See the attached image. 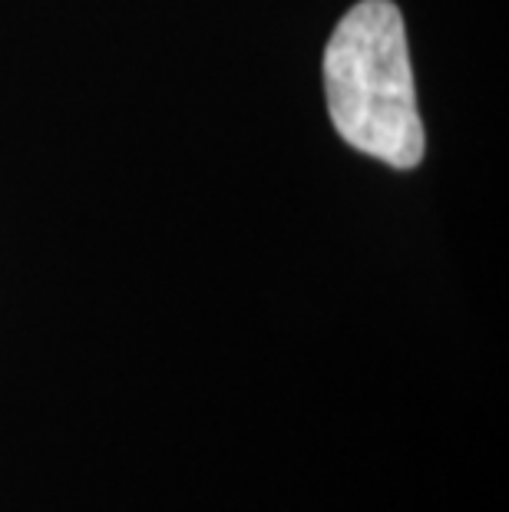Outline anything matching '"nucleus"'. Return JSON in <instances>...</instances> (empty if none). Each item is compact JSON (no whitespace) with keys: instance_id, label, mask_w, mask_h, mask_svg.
I'll return each mask as SVG.
<instances>
[{"instance_id":"nucleus-1","label":"nucleus","mask_w":509,"mask_h":512,"mask_svg":"<svg viewBox=\"0 0 509 512\" xmlns=\"http://www.w3.org/2000/svg\"><path fill=\"white\" fill-rule=\"evenodd\" d=\"M324 93L344 143L394 169L420 166L424 123L397 4L361 0L341 17L324 50Z\"/></svg>"}]
</instances>
